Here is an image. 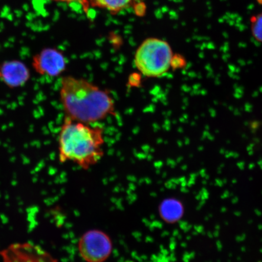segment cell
Masks as SVG:
<instances>
[{
  "label": "cell",
  "mask_w": 262,
  "mask_h": 262,
  "mask_svg": "<svg viewBox=\"0 0 262 262\" xmlns=\"http://www.w3.org/2000/svg\"><path fill=\"white\" fill-rule=\"evenodd\" d=\"M60 101L66 117L92 124L116 113V104L109 91L84 78L67 75L61 78Z\"/></svg>",
  "instance_id": "obj_1"
},
{
  "label": "cell",
  "mask_w": 262,
  "mask_h": 262,
  "mask_svg": "<svg viewBox=\"0 0 262 262\" xmlns=\"http://www.w3.org/2000/svg\"><path fill=\"white\" fill-rule=\"evenodd\" d=\"M104 142L101 127L65 117L58 135L59 162L89 169L103 158Z\"/></svg>",
  "instance_id": "obj_2"
},
{
  "label": "cell",
  "mask_w": 262,
  "mask_h": 262,
  "mask_svg": "<svg viewBox=\"0 0 262 262\" xmlns=\"http://www.w3.org/2000/svg\"><path fill=\"white\" fill-rule=\"evenodd\" d=\"M173 53L168 42L157 38L144 40L137 48L134 64L144 76L156 78L166 74L171 67Z\"/></svg>",
  "instance_id": "obj_3"
},
{
  "label": "cell",
  "mask_w": 262,
  "mask_h": 262,
  "mask_svg": "<svg viewBox=\"0 0 262 262\" xmlns=\"http://www.w3.org/2000/svg\"><path fill=\"white\" fill-rule=\"evenodd\" d=\"M113 250L111 237L100 229H91L84 232L78 242V254L86 262L106 261L112 254Z\"/></svg>",
  "instance_id": "obj_4"
},
{
  "label": "cell",
  "mask_w": 262,
  "mask_h": 262,
  "mask_svg": "<svg viewBox=\"0 0 262 262\" xmlns=\"http://www.w3.org/2000/svg\"><path fill=\"white\" fill-rule=\"evenodd\" d=\"M3 262H58L40 246L31 242L12 244L0 251Z\"/></svg>",
  "instance_id": "obj_5"
},
{
  "label": "cell",
  "mask_w": 262,
  "mask_h": 262,
  "mask_svg": "<svg viewBox=\"0 0 262 262\" xmlns=\"http://www.w3.org/2000/svg\"><path fill=\"white\" fill-rule=\"evenodd\" d=\"M32 64L38 74L55 77L65 71L67 61L63 54L57 49L46 48L35 55Z\"/></svg>",
  "instance_id": "obj_6"
},
{
  "label": "cell",
  "mask_w": 262,
  "mask_h": 262,
  "mask_svg": "<svg viewBox=\"0 0 262 262\" xmlns=\"http://www.w3.org/2000/svg\"><path fill=\"white\" fill-rule=\"evenodd\" d=\"M0 77L9 86L16 88L22 86L28 81L30 73L24 63L13 60L3 64L0 69Z\"/></svg>",
  "instance_id": "obj_7"
},
{
  "label": "cell",
  "mask_w": 262,
  "mask_h": 262,
  "mask_svg": "<svg viewBox=\"0 0 262 262\" xmlns=\"http://www.w3.org/2000/svg\"><path fill=\"white\" fill-rule=\"evenodd\" d=\"M137 0H89L92 7L106 10L111 14H119L129 8Z\"/></svg>",
  "instance_id": "obj_8"
},
{
  "label": "cell",
  "mask_w": 262,
  "mask_h": 262,
  "mask_svg": "<svg viewBox=\"0 0 262 262\" xmlns=\"http://www.w3.org/2000/svg\"><path fill=\"white\" fill-rule=\"evenodd\" d=\"M160 214L165 221L174 222L181 217L183 207L177 200H166L160 205Z\"/></svg>",
  "instance_id": "obj_9"
},
{
  "label": "cell",
  "mask_w": 262,
  "mask_h": 262,
  "mask_svg": "<svg viewBox=\"0 0 262 262\" xmlns=\"http://www.w3.org/2000/svg\"><path fill=\"white\" fill-rule=\"evenodd\" d=\"M252 31L256 40L262 42V14L255 16L252 20Z\"/></svg>",
  "instance_id": "obj_10"
},
{
  "label": "cell",
  "mask_w": 262,
  "mask_h": 262,
  "mask_svg": "<svg viewBox=\"0 0 262 262\" xmlns=\"http://www.w3.org/2000/svg\"><path fill=\"white\" fill-rule=\"evenodd\" d=\"M55 2L64 3L70 4V3H80L83 6L85 9H88L90 7L89 0H52Z\"/></svg>",
  "instance_id": "obj_11"
}]
</instances>
